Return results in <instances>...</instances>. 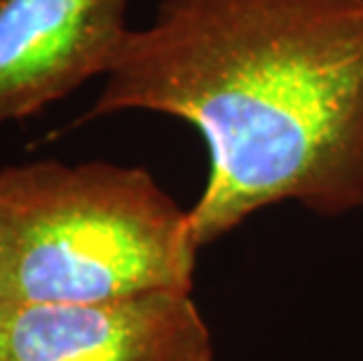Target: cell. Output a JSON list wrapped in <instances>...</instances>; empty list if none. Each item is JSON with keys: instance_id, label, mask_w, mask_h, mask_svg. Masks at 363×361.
<instances>
[{"instance_id": "6da1fadb", "label": "cell", "mask_w": 363, "mask_h": 361, "mask_svg": "<svg viewBox=\"0 0 363 361\" xmlns=\"http://www.w3.org/2000/svg\"><path fill=\"white\" fill-rule=\"evenodd\" d=\"M125 111L202 134L199 249L284 199L363 209V0H162L73 127Z\"/></svg>"}, {"instance_id": "7a4b0ae2", "label": "cell", "mask_w": 363, "mask_h": 361, "mask_svg": "<svg viewBox=\"0 0 363 361\" xmlns=\"http://www.w3.org/2000/svg\"><path fill=\"white\" fill-rule=\"evenodd\" d=\"M188 211L143 167H0V305H99L192 294Z\"/></svg>"}, {"instance_id": "3957f363", "label": "cell", "mask_w": 363, "mask_h": 361, "mask_svg": "<svg viewBox=\"0 0 363 361\" xmlns=\"http://www.w3.org/2000/svg\"><path fill=\"white\" fill-rule=\"evenodd\" d=\"M0 361H213L192 294L99 305H0Z\"/></svg>"}, {"instance_id": "277c9868", "label": "cell", "mask_w": 363, "mask_h": 361, "mask_svg": "<svg viewBox=\"0 0 363 361\" xmlns=\"http://www.w3.org/2000/svg\"><path fill=\"white\" fill-rule=\"evenodd\" d=\"M129 0H0V125L108 75L129 35Z\"/></svg>"}]
</instances>
